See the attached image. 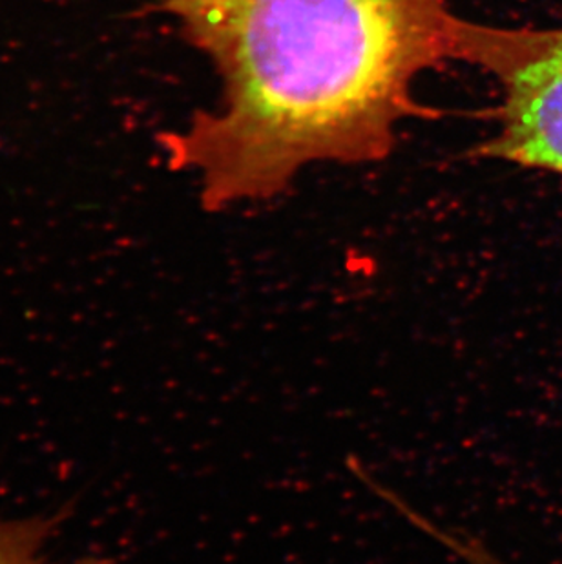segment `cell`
Returning <instances> with one entry per match:
<instances>
[{
    "label": "cell",
    "mask_w": 562,
    "mask_h": 564,
    "mask_svg": "<svg viewBox=\"0 0 562 564\" xmlns=\"http://www.w3.org/2000/svg\"><path fill=\"white\" fill-rule=\"evenodd\" d=\"M221 79V101L160 139L207 210L267 202L320 163L388 160L433 118L414 85L456 63L450 0H166Z\"/></svg>",
    "instance_id": "1"
},
{
    "label": "cell",
    "mask_w": 562,
    "mask_h": 564,
    "mask_svg": "<svg viewBox=\"0 0 562 564\" xmlns=\"http://www.w3.org/2000/svg\"><path fill=\"white\" fill-rule=\"evenodd\" d=\"M456 63L499 85L495 128L478 155L562 176V26L508 28L461 19Z\"/></svg>",
    "instance_id": "2"
},
{
    "label": "cell",
    "mask_w": 562,
    "mask_h": 564,
    "mask_svg": "<svg viewBox=\"0 0 562 564\" xmlns=\"http://www.w3.org/2000/svg\"><path fill=\"white\" fill-rule=\"evenodd\" d=\"M46 541V524L0 521V564H54L44 552Z\"/></svg>",
    "instance_id": "3"
}]
</instances>
